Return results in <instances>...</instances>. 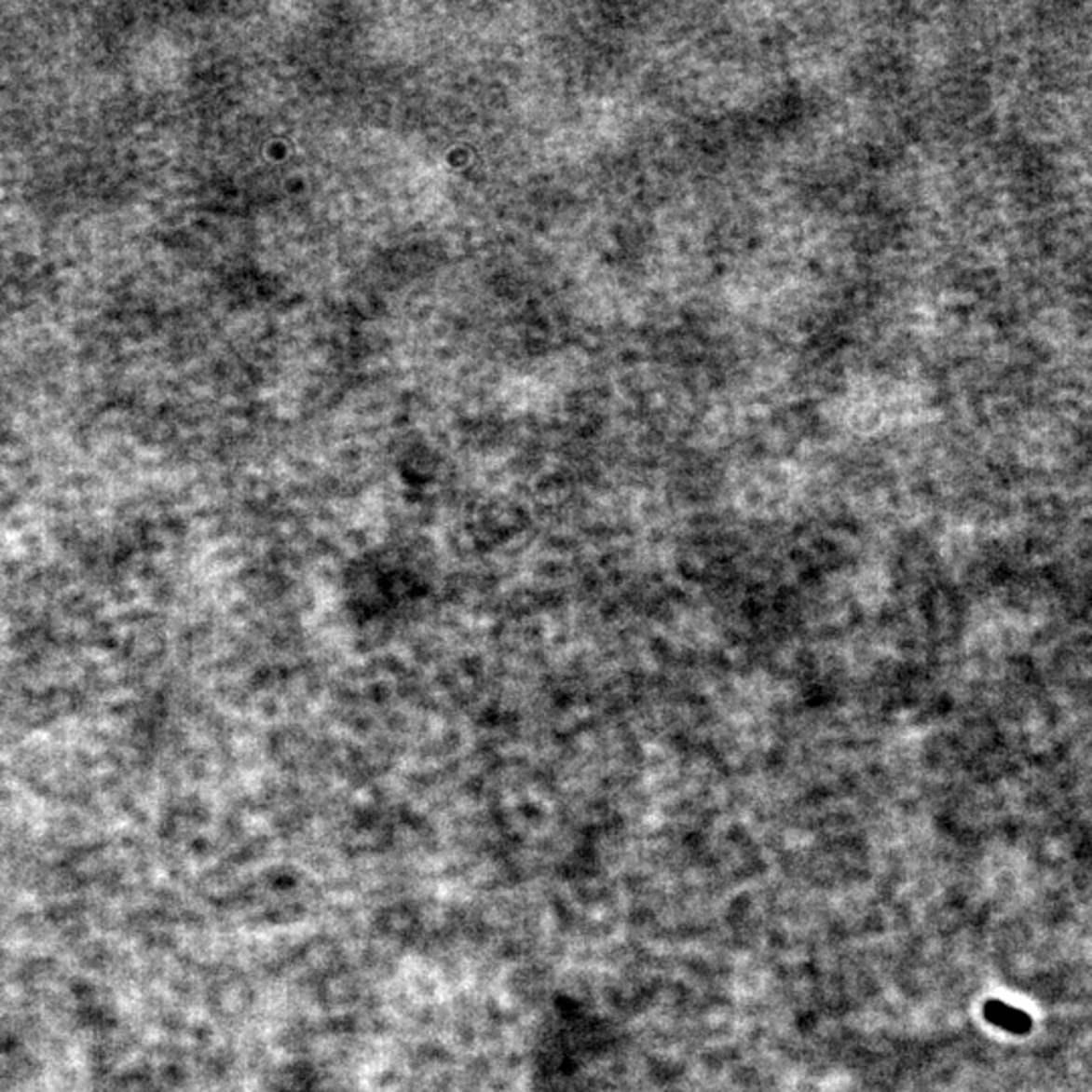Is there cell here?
<instances>
[{
	"mask_svg": "<svg viewBox=\"0 0 1092 1092\" xmlns=\"http://www.w3.org/2000/svg\"><path fill=\"white\" fill-rule=\"evenodd\" d=\"M983 1014L988 1017V1022L1000 1026L1007 1031H1014V1034H1026L1031 1028V1019L1028 1014L1016 1010V1007L1005 1005L1002 1002H988L983 1007Z\"/></svg>",
	"mask_w": 1092,
	"mask_h": 1092,
	"instance_id": "1",
	"label": "cell"
}]
</instances>
